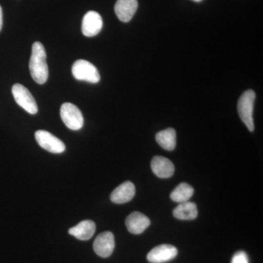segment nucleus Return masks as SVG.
<instances>
[{
  "label": "nucleus",
  "mask_w": 263,
  "mask_h": 263,
  "mask_svg": "<svg viewBox=\"0 0 263 263\" xmlns=\"http://www.w3.org/2000/svg\"><path fill=\"white\" fill-rule=\"evenodd\" d=\"M103 22L101 15L98 12H88L82 21V33L86 37H94L103 28Z\"/></svg>",
  "instance_id": "6e6552de"
},
{
  "label": "nucleus",
  "mask_w": 263,
  "mask_h": 263,
  "mask_svg": "<svg viewBox=\"0 0 263 263\" xmlns=\"http://www.w3.org/2000/svg\"><path fill=\"white\" fill-rule=\"evenodd\" d=\"M177 254V249L174 246L162 245L152 249L147 255V259L151 263H164L174 259Z\"/></svg>",
  "instance_id": "1a4fd4ad"
},
{
  "label": "nucleus",
  "mask_w": 263,
  "mask_h": 263,
  "mask_svg": "<svg viewBox=\"0 0 263 263\" xmlns=\"http://www.w3.org/2000/svg\"><path fill=\"white\" fill-rule=\"evenodd\" d=\"M3 9H2V7L0 6V32H1L2 28H3Z\"/></svg>",
  "instance_id": "6ab92c4d"
},
{
  "label": "nucleus",
  "mask_w": 263,
  "mask_h": 263,
  "mask_svg": "<svg viewBox=\"0 0 263 263\" xmlns=\"http://www.w3.org/2000/svg\"><path fill=\"white\" fill-rule=\"evenodd\" d=\"M231 263H249L248 256L243 251H240L233 255Z\"/></svg>",
  "instance_id": "a211bd4d"
},
{
  "label": "nucleus",
  "mask_w": 263,
  "mask_h": 263,
  "mask_svg": "<svg viewBox=\"0 0 263 263\" xmlns=\"http://www.w3.org/2000/svg\"><path fill=\"white\" fill-rule=\"evenodd\" d=\"M151 167L154 174L162 179L171 177L174 174L175 167L173 162L160 156H157L152 159Z\"/></svg>",
  "instance_id": "f8f14e48"
},
{
  "label": "nucleus",
  "mask_w": 263,
  "mask_h": 263,
  "mask_svg": "<svg viewBox=\"0 0 263 263\" xmlns=\"http://www.w3.org/2000/svg\"><path fill=\"white\" fill-rule=\"evenodd\" d=\"M150 224V219L144 214L138 212L132 213L125 221L128 231L135 235L143 233Z\"/></svg>",
  "instance_id": "9d476101"
},
{
  "label": "nucleus",
  "mask_w": 263,
  "mask_h": 263,
  "mask_svg": "<svg viewBox=\"0 0 263 263\" xmlns=\"http://www.w3.org/2000/svg\"><path fill=\"white\" fill-rule=\"evenodd\" d=\"M35 139L40 146L51 153L60 154L65 151V143L47 131L36 132Z\"/></svg>",
  "instance_id": "423d86ee"
},
{
  "label": "nucleus",
  "mask_w": 263,
  "mask_h": 263,
  "mask_svg": "<svg viewBox=\"0 0 263 263\" xmlns=\"http://www.w3.org/2000/svg\"><path fill=\"white\" fill-rule=\"evenodd\" d=\"M72 72L76 80L84 81L91 84H97L100 80L97 67L86 60H77L72 65Z\"/></svg>",
  "instance_id": "7ed1b4c3"
},
{
  "label": "nucleus",
  "mask_w": 263,
  "mask_h": 263,
  "mask_svg": "<svg viewBox=\"0 0 263 263\" xmlns=\"http://www.w3.org/2000/svg\"><path fill=\"white\" fill-rule=\"evenodd\" d=\"M193 188L190 184L181 183L171 193V198L174 202L182 203L188 202L193 197Z\"/></svg>",
  "instance_id": "f3484780"
},
{
  "label": "nucleus",
  "mask_w": 263,
  "mask_h": 263,
  "mask_svg": "<svg viewBox=\"0 0 263 263\" xmlns=\"http://www.w3.org/2000/svg\"><path fill=\"white\" fill-rule=\"evenodd\" d=\"M174 216L181 220H193L197 218V209L196 204L192 202L180 203L174 210Z\"/></svg>",
  "instance_id": "2eb2a0df"
},
{
  "label": "nucleus",
  "mask_w": 263,
  "mask_h": 263,
  "mask_svg": "<svg viewBox=\"0 0 263 263\" xmlns=\"http://www.w3.org/2000/svg\"><path fill=\"white\" fill-rule=\"evenodd\" d=\"M115 248V240L111 232H104L100 233L95 240L93 249L95 253L100 257L106 258L113 253Z\"/></svg>",
  "instance_id": "0eeeda50"
},
{
  "label": "nucleus",
  "mask_w": 263,
  "mask_h": 263,
  "mask_svg": "<svg viewBox=\"0 0 263 263\" xmlns=\"http://www.w3.org/2000/svg\"><path fill=\"white\" fill-rule=\"evenodd\" d=\"M96 230V224L91 220L81 221L77 226L69 230V234L81 240L91 239Z\"/></svg>",
  "instance_id": "4468645a"
},
{
  "label": "nucleus",
  "mask_w": 263,
  "mask_h": 263,
  "mask_svg": "<svg viewBox=\"0 0 263 263\" xmlns=\"http://www.w3.org/2000/svg\"><path fill=\"white\" fill-rule=\"evenodd\" d=\"M29 71L33 80L38 84H44L48 80V67L46 52L42 43H33L32 55L29 61Z\"/></svg>",
  "instance_id": "f257e3e1"
},
{
  "label": "nucleus",
  "mask_w": 263,
  "mask_h": 263,
  "mask_svg": "<svg viewBox=\"0 0 263 263\" xmlns=\"http://www.w3.org/2000/svg\"><path fill=\"white\" fill-rule=\"evenodd\" d=\"M255 100V92L253 90H247L240 96L238 103V110L240 119L245 123L249 131L254 129L253 111Z\"/></svg>",
  "instance_id": "f03ea898"
},
{
  "label": "nucleus",
  "mask_w": 263,
  "mask_h": 263,
  "mask_svg": "<svg viewBox=\"0 0 263 263\" xmlns=\"http://www.w3.org/2000/svg\"><path fill=\"white\" fill-rule=\"evenodd\" d=\"M193 1L197 2V3H199V2H201L202 0H193Z\"/></svg>",
  "instance_id": "aec40b11"
},
{
  "label": "nucleus",
  "mask_w": 263,
  "mask_h": 263,
  "mask_svg": "<svg viewBox=\"0 0 263 263\" xmlns=\"http://www.w3.org/2000/svg\"><path fill=\"white\" fill-rule=\"evenodd\" d=\"M136 195V187L131 181H125L119 185L110 195V200L114 203H126L133 200Z\"/></svg>",
  "instance_id": "ddd939ff"
},
{
  "label": "nucleus",
  "mask_w": 263,
  "mask_h": 263,
  "mask_svg": "<svg viewBox=\"0 0 263 263\" xmlns=\"http://www.w3.org/2000/svg\"><path fill=\"white\" fill-rule=\"evenodd\" d=\"M156 140L162 148L167 151H173L176 146V133L172 128L159 132L156 135Z\"/></svg>",
  "instance_id": "dca6fc26"
},
{
  "label": "nucleus",
  "mask_w": 263,
  "mask_h": 263,
  "mask_svg": "<svg viewBox=\"0 0 263 263\" xmlns=\"http://www.w3.org/2000/svg\"><path fill=\"white\" fill-rule=\"evenodd\" d=\"M138 7V0H117L114 10L119 20L129 22L136 13Z\"/></svg>",
  "instance_id": "9b49d317"
},
{
  "label": "nucleus",
  "mask_w": 263,
  "mask_h": 263,
  "mask_svg": "<svg viewBox=\"0 0 263 263\" xmlns=\"http://www.w3.org/2000/svg\"><path fill=\"white\" fill-rule=\"evenodd\" d=\"M12 93L16 103L30 114L37 113L38 108L32 94L23 85L15 84L12 87Z\"/></svg>",
  "instance_id": "39448f33"
},
{
  "label": "nucleus",
  "mask_w": 263,
  "mask_h": 263,
  "mask_svg": "<svg viewBox=\"0 0 263 263\" xmlns=\"http://www.w3.org/2000/svg\"><path fill=\"white\" fill-rule=\"evenodd\" d=\"M60 116L64 124L72 130H79L84 126L83 114L74 104L64 103L60 109Z\"/></svg>",
  "instance_id": "20e7f679"
}]
</instances>
